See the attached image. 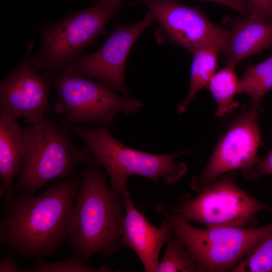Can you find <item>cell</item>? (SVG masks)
Wrapping results in <instances>:
<instances>
[{
  "mask_svg": "<svg viewBox=\"0 0 272 272\" xmlns=\"http://www.w3.org/2000/svg\"><path fill=\"white\" fill-rule=\"evenodd\" d=\"M33 42L16 69L0 84V118L15 120L23 117L30 124L41 121L52 111L48 101L50 78L38 72L32 64Z\"/></svg>",
  "mask_w": 272,
  "mask_h": 272,
  "instance_id": "30bf717a",
  "label": "cell"
},
{
  "mask_svg": "<svg viewBox=\"0 0 272 272\" xmlns=\"http://www.w3.org/2000/svg\"><path fill=\"white\" fill-rule=\"evenodd\" d=\"M249 15L259 14L272 17L269 9L270 0H245Z\"/></svg>",
  "mask_w": 272,
  "mask_h": 272,
  "instance_id": "7402d4cb",
  "label": "cell"
},
{
  "mask_svg": "<svg viewBox=\"0 0 272 272\" xmlns=\"http://www.w3.org/2000/svg\"><path fill=\"white\" fill-rule=\"evenodd\" d=\"M156 272H200L198 265L181 241L173 234Z\"/></svg>",
  "mask_w": 272,
  "mask_h": 272,
  "instance_id": "d6986e66",
  "label": "cell"
},
{
  "mask_svg": "<svg viewBox=\"0 0 272 272\" xmlns=\"http://www.w3.org/2000/svg\"><path fill=\"white\" fill-rule=\"evenodd\" d=\"M261 144L258 106L249 102L230 123L203 171L192 178L190 188L199 193L222 174L236 170L246 178L256 179L254 168L260 159L257 151Z\"/></svg>",
  "mask_w": 272,
  "mask_h": 272,
  "instance_id": "9c48e42d",
  "label": "cell"
},
{
  "mask_svg": "<svg viewBox=\"0 0 272 272\" xmlns=\"http://www.w3.org/2000/svg\"><path fill=\"white\" fill-rule=\"evenodd\" d=\"M49 78L58 95L54 110L64 116L61 124L67 128L81 123L108 125L117 113L132 114L143 106L141 100L119 96L102 82L79 73L63 70Z\"/></svg>",
  "mask_w": 272,
  "mask_h": 272,
  "instance_id": "52a82bcc",
  "label": "cell"
},
{
  "mask_svg": "<svg viewBox=\"0 0 272 272\" xmlns=\"http://www.w3.org/2000/svg\"><path fill=\"white\" fill-rule=\"evenodd\" d=\"M121 0H101L61 21L37 26L41 37L38 54L31 56L32 65L50 77L62 71L94 42L109 19L126 6Z\"/></svg>",
  "mask_w": 272,
  "mask_h": 272,
  "instance_id": "8992f818",
  "label": "cell"
},
{
  "mask_svg": "<svg viewBox=\"0 0 272 272\" xmlns=\"http://www.w3.org/2000/svg\"><path fill=\"white\" fill-rule=\"evenodd\" d=\"M148 11L140 22L129 25L116 24L101 47L90 55H81L64 70L96 78L114 91L126 95L125 66L132 45L142 32L154 22ZM62 70V71H63Z\"/></svg>",
  "mask_w": 272,
  "mask_h": 272,
  "instance_id": "8fae6325",
  "label": "cell"
},
{
  "mask_svg": "<svg viewBox=\"0 0 272 272\" xmlns=\"http://www.w3.org/2000/svg\"><path fill=\"white\" fill-rule=\"evenodd\" d=\"M254 169L257 177L260 175H272V151L269 152L264 158H260Z\"/></svg>",
  "mask_w": 272,
  "mask_h": 272,
  "instance_id": "cb8c5ba5",
  "label": "cell"
},
{
  "mask_svg": "<svg viewBox=\"0 0 272 272\" xmlns=\"http://www.w3.org/2000/svg\"><path fill=\"white\" fill-rule=\"evenodd\" d=\"M231 272H272V234L260 241Z\"/></svg>",
  "mask_w": 272,
  "mask_h": 272,
  "instance_id": "ffe728a7",
  "label": "cell"
},
{
  "mask_svg": "<svg viewBox=\"0 0 272 272\" xmlns=\"http://www.w3.org/2000/svg\"><path fill=\"white\" fill-rule=\"evenodd\" d=\"M68 129L46 117L23 128L22 166L14 189L34 193L52 179L70 177L77 165L92 163L90 150L78 147Z\"/></svg>",
  "mask_w": 272,
  "mask_h": 272,
  "instance_id": "3957f363",
  "label": "cell"
},
{
  "mask_svg": "<svg viewBox=\"0 0 272 272\" xmlns=\"http://www.w3.org/2000/svg\"><path fill=\"white\" fill-rule=\"evenodd\" d=\"M139 1L159 24L155 36L160 42H173L192 53L206 43L229 36V31L213 23L198 7L179 0Z\"/></svg>",
  "mask_w": 272,
  "mask_h": 272,
  "instance_id": "7c38bea8",
  "label": "cell"
},
{
  "mask_svg": "<svg viewBox=\"0 0 272 272\" xmlns=\"http://www.w3.org/2000/svg\"><path fill=\"white\" fill-rule=\"evenodd\" d=\"M272 89V54L262 62L249 65L239 79L238 92L250 98V103L258 106L263 96Z\"/></svg>",
  "mask_w": 272,
  "mask_h": 272,
  "instance_id": "ac0fdd59",
  "label": "cell"
},
{
  "mask_svg": "<svg viewBox=\"0 0 272 272\" xmlns=\"http://www.w3.org/2000/svg\"><path fill=\"white\" fill-rule=\"evenodd\" d=\"M80 187L70 177L39 195L13 191L5 196L1 245L29 258L53 254L67 239L68 217Z\"/></svg>",
  "mask_w": 272,
  "mask_h": 272,
  "instance_id": "6da1fadb",
  "label": "cell"
},
{
  "mask_svg": "<svg viewBox=\"0 0 272 272\" xmlns=\"http://www.w3.org/2000/svg\"><path fill=\"white\" fill-rule=\"evenodd\" d=\"M21 269L18 267L17 261L8 254L5 253L0 261V272H19Z\"/></svg>",
  "mask_w": 272,
  "mask_h": 272,
  "instance_id": "d4e9b609",
  "label": "cell"
},
{
  "mask_svg": "<svg viewBox=\"0 0 272 272\" xmlns=\"http://www.w3.org/2000/svg\"><path fill=\"white\" fill-rule=\"evenodd\" d=\"M269 9L270 13L272 15V0L269 1Z\"/></svg>",
  "mask_w": 272,
  "mask_h": 272,
  "instance_id": "484cf974",
  "label": "cell"
},
{
  "mask_svg": "<svg viewBox=\"0 0 272 272\" xmlns=\"http://www.w3.org/2000/svg\"><path fill=\"white\" fill-rule=\"evenodd\" d=\"M108 126L90 128L73 125L70 128L86 144L95 162L105 169L110 178L111 187L121 196L128 191L125 185L131 176H142L155 182L162 178L166 184H172L187 173L185 164L174 160L189 154L190 151L169 155L140 151L114 138Z\"/></svg>",
  "mask_w": 272,
  "mask_h": 272,
  "instance_id": "277c9868",
  "label": "cell"
},
{
  "mask_svg": "<svg viewBox=\"0 0 272 272\" xmlns=\"http://www.w3.org/2000/svg\"><path fill=\"white\" fill-rule=\"evenodd\" d=\"M231 19V28L224 49L227 66L235 68L247 57L272 48V17L252 14Z\"/></svg>",
  "mask_w": 272,
  "mask_h": 272,
  "instance_id": "5bb4252c",
  "label": "cell"
},
{
  "mask_svg": "<svg viewBox=\"0 0 272 272\" xmlns=\"http://www.w3.org/2000/svg\"><path fill=\"white\" fill-rule=\"evenodd\" d=\"M122 196L108 186L98 166L88 165L69 214L67 240L86 262L95 253L108 256L123 246Z\"/></svg>",
  "mask_w": 272,
  "mask_h": 272,
  "instance_id": "7a4b0ae2",
  "label": "cell"
},
{
  "mask_svg": "<svg viewBox=\"0 0 272 272\" xmlns=\"http://www.w3.org/2000/svg\"><path fill=\"white\" fill-rule=\"evenodd\" d=\"M233 171L221 175L195 196L184 194L169 211L188 222L207 228L255 227L257 214L268 209L236 182Z\"/></svg>",
  "mask_w": 272,
  "mask_h": 272,
  "instance_id": "ba28073f",
  "label": "cell"
},
{
  "mask_svg": "<svg viewBox=\"0 0 272 272\" xmlns=\"http://www.w3.org/2000/svg\"><path fill=\"white\" fill-rule=\"evenodd\" d=\"M238 84L234 67L226 65L214 74L208 87L218 105L216 116L223 117L239 106L234 100L239 93Z\"/></svg>",
  "mask_w": 272,
  "mask_h": 272,
  "instance_id": "e0dca14e",
  "label": "cell"
},
{
  "mask_svg": "<svg viewBox=\"0 0 272 272\" xmlns=\"http://www.w3.org/2000/svg\"><path fill=\"white\" fill-rule=\"evenodd\" d=\"M156 211L171 223L178 238L196 261L200 272L231 271L260 241L272 234V223L257 227L200 229L171 213L164 202Z\"/></svg>",
  "mask_w": 272,
  "mask_h": 272,
  "instance_id": "5b68a950",
  "label": "cell"
},
{
  "mask_svg": "<svg viewBox=\"0 0 272 272\" xmlns=\"http://www.w3.org/2000/svg\"><path fill=\"white\" fill-rule=\"evenodd\" d=\"M228 37L206 43L191 53L192 61L190 68V88L185 99L177 106L178 113L185 112L196 94L209 84L216 72L218 55L221 50H224Z\"/></svg>",
  "mask_w": 272,
  "mask_h": 272,
  "instance_id": "2e32d148",
  "label": "cell"
},
{
  "mask_svg": "<svg viewBox=\"0 0 272 272\" xmlns=\"http://www.w3.org/2000/svg\"><path fill=\"white\" fill-rule=\"evenodd\" d=\"M25 272H93L98 271L95 267L87 264L82 258L75 254L69 259L50 262L41 258L31 267L21 269Z\"/></svg>",
  "mask_w": 272,
  "mask_h": 272,
  "instance_id": "44dd1931",
  "label": "cell"
},
{
  "mask_svg": "<svg viewBox=\"0 0 272 272\" xmlns=\"http://www.w3.org/2000/svg\"><path fill=\"white\" fill-rule=\"evenodd\" d=\"M213 2L219 4L233 10H235L241 13L244 16L249 15L247 4L245 0H199Z\"/></svg>",
  "mask_w": 272,
  "mask_h": 272,
  "instance_id": "603a6c76",
  "label": "cell"
},
{
  "mask_svg": "<svg viewBox=\"0 0 272 272\" xmlns=\"http://www.w3.org/2000/svg\"><path fill=\"white\" fill-rule=\"evenodd\" d=\"M23 128L15 121L0 118V194L14 191V181L23 161Z\"/></svg>",
  "mask_w": 272,
  "mask_h": 272,
  "instance_id": "9a60e30c",
  "label": "cell"
},
{
  "mask_svg": "<svg viewBox=\"0 0 272 272\" xmlns=\"http://www.w3.org/2000/svg\"><path fill=\"white\" fill-rule=\"evenodd\" d=\"M125 215L123 222V246L132 249L147 272H156L163 245L173 235L170 222L165 219L160 227L151 224L132 202L128 191L122 195Z\"/></svg>",
  "mask_w": 272,
  "mask_h": 272,
  "instance_id": "4fadbf2b",
  "label": "cell"
}]
</instances>
